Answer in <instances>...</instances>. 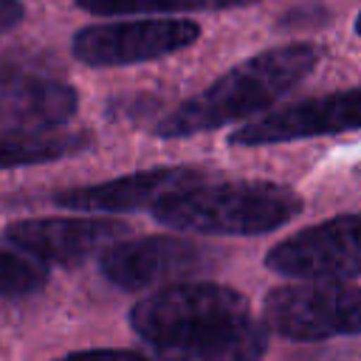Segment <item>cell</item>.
I'll return each mask as SVG.
<instances>
[{
  "mask_svg": "<svg viewBox=\"0 0 361 361\" xmlns=\"http://www.w3.org/2000/svg\"><path fill=\"white\" fill-rule=\"evenodd\" d=\"M133 333L164 358L251 361L268 350V327L245 296L217 282H172L130 307Z\"/></svg>",
  "mask_w": 361,
  "mask_h": 361,
  "instance_id": "obj_1",
  "label": "cell"
},
{
  "mask_svg": "<svg viewBox=\"0 0 361 361\" xmlns=\"http://www.w3.org/2000/svg\"><path fill=\"white\" fill-rule=\"evenodd\" d=\"M319 56V48L310 42H290L254 54L197 96L180 102L152 127V133L158 138H189L257 116L293 90L316 68Z\"/></svg>",
  "mask_w": 361,
  "mask_h": 361,
  "instance_id": "obj_2",
  "label": "cell"
},
{
  "mask_svg": "<svg viewBox=\"0 0 361 361\" xmlns=\"http://www.w3.org/2000/svg\"><path fill=\"white\" fill-rule=\"evenodd\" d=\"M302 212V197L274 180L186 183L152 203V217L178 231L251 237L290 223Z\"/></svg>",
  "mask_w": 361,
  "mask_h": 361,
  "instance_id": "obj_3",
  "label": "cell"
},
{
  "mask_svg": "<svg viewBox=\"0 0 361 361\" xmlns=\"http://www.w3.org/2000/svg\"><path fill=\"white\" fill-rule=\"evenodd\" d=\"M262 324L288 341L361 336V288L347 279H299L274 288L262 302Z\"/></svg>",
  "mask_w": 361,
  "mask_h": 361,
  "instance_id": "obj_4",
  "label": "cell"
},
{
  "mask_svg": "<svg viewBox=\"0 0 361 361\" xmlns=\"http://www.w3.org/2000/svg\"><path fill=\"white\" fill-rule=\"evenodd\" d=\"M200 37L197 23L183 17H133L118 23L87 25L73 34L71 51L90 68H121L169 56L189 48Z\"/></svg>",
  "mask_w": 361,
  "mask_h": 361,
  "instance_id": "obj_5",
  "label": "cell"
},
{
  "mask_svg": "<svg viewBox=\"0 0 361 361\" xmlns=\"http://www.w3.org/2000/svg\"><path fill=\"white\" fill-rule=\"evenodd\" d=\"M265 268L290 279L361 276V214H338L285 237L265 254Z\"/></svg>",
  "mask_w": 361,
  "mask_h": 361,
  "instance_id": "obj_6",
  "label": "cell"
},
{
  "mask_svg": "<svg viewBox=\"0 0 361 361\" xmlns=\"http://www.w3.org/2000/svg\"><path fill=\"white\" fill-rule=\"evenodd\" d=\"M209 262L212 251L206 245L172 234L110 243L99 257L102 276L124 290H147L183 282L200 274Z\"/></svg>",
  "mask_w": 361,
  "mask_h": 361,
  "instance_id": "obj_7",
  "label": "cell"
},
{
  "mask_svg": "<svg viewBox=\"0 0 361 361\" xmlns=\"http://www.w3.org/2000/svg\"><path fill=\"white\" fill-rule=\"evenodd\" d=\"M361 130V85L327 96L302 99L282 110L265 113L228 135L231 147H265L319 135H338Z\"/></svg>",
  "mask_w": 361,
  "mask_h": 361,
  "instance_id": "obj_8",
  "label": "cell"
},
{
  "mask_svg": "<svg viewBox=\"0 0 361 361\" xmlns=\"http://www.w3.org/2000/svg\"><path fill=\"white\" fill-rule=\"evenodd\" d=\"M127 234V223L110 217H28L6 228V243L42 265H76Z\"/></svg>",
  "mask_w": 361,
  "mask_h": 361,
  "instance_id": "obj_9",
  "label": "cell"
},
{
  "mask_svg": "<svg viewBox=\"0 0 361 361\" xmlns=\"http://www.w3.org/2000/svg\"><path fill=\"white\" fill-rule=\"evenodd\" d=\"M200 172L189 166H155V169H141L130 172L104 183L93 186H73V189H59L54 192V203L65 209H82V212H133L152 206L161 195L195 183Z\"/></svg>",
  "mask_w": 361,
  "mask_h": 361,
  "instance_id": "obj_10",
  "label": "cell"
},
{
  "mask_svg": "<svg viewBox=\"0 0 361 361\" xmlns=\"http://www.w3.org/2000/svg\"><path fill=\"white\" fill-rule=\"evenodd\" d=\"M79 107L71 85L45 76H17L0 85V133L62 127Z\"/></svg>",
  "mask_w": 361,
  "mask_h": 361,
  "instance_id": "obj_11",
  "label": "cell"
},
{
  "mask_svg": "<svg viewBox=\"0 0 361 361\" xmlns=\"http://www.w3.org/2000/svg\"><path fill=\"white\" fill-rule=\"evenodd\" d=\"M93 147V135L85 130H8L0 133V169L51 164Z\"/></svg>",
  "mask_w": 361,
  "mask_h": 361,
  "instance_id": "obj_12",
  "label": "cell"
},
{
  "mask_svg": "<svg viewBox=\"0 0 361 361\" xmlns=\"http://www.w3.org/2000/svg\"><path fill=\"white\" fill-rule=\"evenodd\" d=\"M254 0H76L87 14L121 17V14H175V11H217L245 6Z\"/></svg>",
  "mask_w": 361,
  "mask_h": 361,
  "instance_id": "obj_13",
  "label": "cell"
},
{
  "mask_svg": "<svg viewBox=\"0 0 361 361\" xmlns=\"http://www.w3.org/2000/svg\"><path fill=\"white\" fill-rule=\"evenodd\" d=\"M48 265L20 248H0V299H17L39 290L48 282Z\"/></svg>",
  "mask_w": 361,
  "mask_h": 361,
  "instance_id": "obj_14",
  "label": "cell"
},
{
  "mask_svg": "<svg viewBox=\"0 0 361 361\" xmlns=\"http://www.w3.org/2000/svg\"><path fill=\"white\" fill-rule=\"evenodd\" d=\"M25 17V6L20 0H0V34L11 31Z\"/></svg>",
  "mask_w": 361,
  "mask_h": 361,
  "instance_id": "obj_15",
  "label": "cell"
},
{
  "mask_svg": "<svg viewBox=\"0 0 361 361\" xmlns=\"http://www.w3.org/2000/svg\"><path fill=\"white\" fill-rule=\"evenodd\" d=\"M355 34H358V37H361V14H358V17H355Z\"/></svg>",
  "mask_w": 361,
  "mask_h": 361,
  "instance_id": "obj_16",
  "label": "cell"
}]
</instances>
